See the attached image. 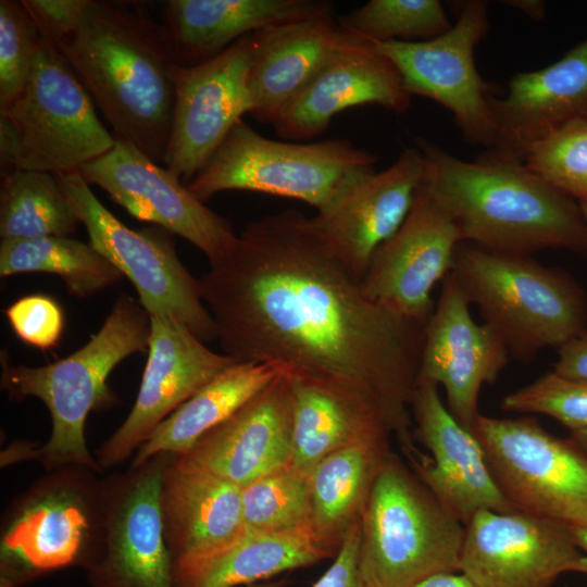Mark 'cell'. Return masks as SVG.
Instances as JSON below:
<instances>
[{
    "label": "cell",
    "mask_w": 587,
    "mask_h": 587,
    "mask_svg": "<svg viewBox=\"0 0 587 587\" xmlns=\"http://www.w3.org/2000/svg\"><path fill=\"white\" fill-rule=\"evenodd\" d=\"M199 278L224 353L271 363L372 409L413 454L424 324L371 299L296 209L249 222Z\"/></svg>",
    "instance_id": "cell-1"
},
{
    "label": "cell",
    "mask_w": 587,
    "mask_h": 587,
    "mask_svg": "<svg viewBox=\"0 0 587 587\" xmlns=\"http://www.w3.org/2000/svg\"><path fill=\"white\" fill-rule=\"evenodd\" d=\"M43 35L68 62L114 137L163 163L178 65L163 25L136 2L84 0L67 26Z\"/></svg>",
    "instance_id": "cell-2"
},
{
    "label": "cell",
    "mask_w": 587,
    "mask_h": 587,
    "mask_svg": "<svg viewBox=\"0 0 587 587\" xmlns=\"http://www.w3.org/2000/svg\"><path fill=\"white\" fill-rule=\"evenodd\" d=\"M423 184L458 225L463 242L510 255L547 249L587 253V222L577 200L497 149L461 160L415 138Z\"/></svg>",
    "instance_id": "cell-3"
},
{
    "label": "cell",
    "mask_w": 587,
    "mask_h": 587,
    "mask_svg": "<svg viewBox=\"0 0 587 587\" xmlns=\"http://www.w3.org/2000/svg\"><path fill=\"white\" fill-rule=\"evenodd\" d=\"M150 315L139 301L122 295L101 328L71 355L42 366L12 365L1 354V386L14 400L40 399L52 419V433L42 447L46 467L101 469L88 452L86 419L115 401L107 380L116 365L148 352Z\"/></svg>",
    "instance_id": "cell-4"
},
{
    "label": "cell",
    "mask_w": 587,
    "mask_h": 587,
    "mask_svg": "<svg viewBox=\"0 0 587 587\" xmlns=\"http://www.w3.org/2000/svg\"><path fill=\"white\" fill-rule=\"evenodd\" d=\"M451 273L484 323L520 361L559 349L587 329L586 292L564 270L461 242Z\"/></svg>",
    "instance_id": "cell-5"
},
{
    "label": "cell",
    "mask_w": 587,
    "mask_h": 587,
    "mask_svg": "<svg viewBox=\"0 0 587 587\" xmlns=\"http://www.w3.org/2000/svg\"><path fill=\"white\" fill-rule=\"evenodd\" d=\"M367 587H409L460 571L465 525L395 457L379 470L360 519Z\"/></svg>",
    "instance_id": "cell-6"
},
{
    "label": "cell",
    "mask_w": 587,
    "mask_h": 587,
    "mask_svg": "<svg viewBox=\"0 0 587 587\" xmlns=\"http://www.w3.org/2000/svg\"><path fill=\"white\" fill-rule=\"evenodd\" d=\"M93 104L51 38L41 34L27 84L0 112L1 172H73L107 153L115 137Z\"/></svg>",
    "instance_id": "cell-7"
},
{
    "label": "cell",
    "mask_w": 587,
    "mask_h": 587,
    "mask_svg": "<svg viewBox=\"0 0 587 587\" xmlns=\"http://www.w3.org/2000/svg\"><path fill=\"white\" fill-rule=\"evenodd\" d=\"M377 157L346 139L279 141L239 120L186 185L205 203L227 190L255 191L303 201L320 211L363 175Z\"/></svg>",
    "instance_id": "cell-8"
},
{
    "label": "cell",
    "mask_w": 587,
    "mask_h": 587,
    "mask_svg": "<svg viewBox=\"0 0 587 587\" xmlns=\"http://www.w3.org/2000/svg\"><path fill=\"white\" fill-rule=\"evenodd\" d=\"M53 174L90 245L130 280L148 314L178 321L202 341L216 339L199 279L179 260L173 234L159 226L132 229L97 199L78 171Z\"/></svg>",
    "instance_id": "cell-9"
},
{
    "label": "cell",
    "mask_w": 587,
    "mask_h": 587,
    "mask_svg": "<svg viewBox=\"0 0 587 587\" xmlns=\"http://www.w3.org/2000/svg\"><path fill=\"white\" fill-rule=\"evenodd\" d=\"M472 432L515 511L569 526L587 522V453L571 437H557L527 415L479 413Z\"/></svg>",
    "instance_id": "cell-10"
},
{
    "label": "cell",
    "mask_w": 587,
    "mask_h": 587,
    "mask_svg": "<svg viewBox=\"0 0 587 587\" xmlns=\"http://www.w3.org/2000/svg\"><path fill=\"white\" fill-rule=\"evenodd\" d=\"M87 467L65 466L14 507L1 542L2 586L89 562L102 524L101 485Z\"/></svg>",
    "instance_id": "cell-11"
},
{
    "label": "cell",
    "mask_w": 587,
    "mask_h": 587,
    "mask_svg": "<svg viewBox=\"0 0 587 587\" xmlns=\"http://www.w3.org/2000/svg\"><path fill=\"white\" fill-rule=\"evenodd\" d=\"M488 2L470 0L445 34L422 41L371 42L399 71L412 96L432 99L453 116L465 140L492 149L497 127L491 107L495 86L474 62L475 47L487 36Z\"/></svg>",
    "instance_id": "cell-12"
},
{
    "label": "cell",
    "mask_w": 587,
    "mask_h": 587,
    "mask_svg": "<svg viewBox=\"0 0 587 587\" xmlns=\"http://www.w3.org/2000/svg\"><path fill=\"white\" fill-rule=\"evenodd\" d=\"M173 455L158 454L101 485V533L85 566L93 587H174L160 502Z\"/></svg>",
    "instance_id": "cell-13"
},
{
    "label": "cell",
    "mask_w": 587,
    "mask_h": 587,
    "mask_svg": "<svg viewBox=\"0 0 587 587\" xmlns=\"http://www.w3.org/2000/svg\"><path fill=\"white\" fill-rule=\"evenodd\" d=\"M459 572L475 587H553L564 574L587 575V554L566 524L483 510L465 524Z\"/></svg>",
    "instance_id": "cell-14"
},
{
    "label": "cell",
    "mask_w": 587,
    "mask_h": 587,
    "mask_svg": "<svg viewBox=\"0 0 587 587\" xmlns=\"http://www.w3.org/2000/svg\"><path fill=\"white\" fill-rule=\"evenodd\" d=\"M78 172L137 220L191 242L209 263L224 255L237 239L230 221L209 209L171 172L128 140L115 138L107 153Z\"/></svg>",
    "instance_id": "cell-15"
},
{
    "label": "cell",
    "mask_w": 587,
    "mask_h": 587,
    "mask_svg": "<svg viewBox=\"0 0 587 587\" xmlns=\"http://www.w3.org/2000/svg\"><path fill=\"white\" fill-rule=\"evenodd\" d=\"M251 35L215 58L175 72V103L163 165L185 186L234 125L252 109L248 86Z\"/></svg>",
    "instance_id": "cell-16"
},
{
    "label": "cell",
    "mask_w": 587,
    "mask_h": 587,
    "mask_svg": "<svg viewBox=\"0 0 587 587\" xmlns=\"http://www.w3.org/2000/svg\"><path fill=\"white\" fill-rule=\"evenodd\" d=\"M461 232L424 184L399 229L374 253L361 280L365 294L408 320L426 324L432 290L451 272Z\"/></svg>",
    "instance_id": "cell-17"
},
{
    "label": "cell",
    "mask_w": 587,
    "mask_h": 587,
    "mask_svg": "<svg viewBox=\"0 0 587 587\" xmlns=\"http://www.w3.org/2000/svg\"><path fill=\"white\" fill-rule=\"evenodd\" d=\"M470 305L450 272L424 327L416 384L442 386L448 410L472 432L482 387L496 382L510 353L489 325L474 321Z\"/></svg>",
    "instance_id": "cell-18"
},
{
    "label": "cell",
    "mask_w": 587,
    "mask_h": 587,
    "mask_svg": "<svg viewBox=\"0 0 587 587\" xmlns=\"http://www.w3.org/2000/svg\"><path fill=\"white\" fill-rule=\"evenodd\" d=\"M148 359L135 404L98 451L100 467L121 464L201 387L238 362L209 349L184 324L150 316Z\"/></svg>",
    "instance_id": "cell-19"
},
{
    "label": "cell",
    "mask_w": 587,
    "mask_h": 587,
    "mask_svg": "<svg viewBox=\"0 0 587 587\" xmlns=\"http://www.w3.org/2000/svg\"><path fill=\"white\" fill-rule=\"evenodd\" d=\"M424 175L422 152L404 148L390 166L363 175L310 217L330 253L359 282L376 250L404 222Z\"/></svg>",
    "instance_id": "cell-20"
},
{
    "label": "cell",
    "mask_w": 587,
    "mask_h": 587,
    "mask_svg": "<svg viewBox=\"0 0 587 587\" xmlns=\"http://www.w3.org/2000/svg\"><path fill=\"white\" fill-rule=\"evenodd\" d=\"M416 436L432 458L412 462L415 474L464 525L479 511H515L499 490L484 450L442 402L438 386L416 384L411 404Z\"/></svg>",
    "instance_id": "cell-21"
},
{
    "label": "cell",
    "mask_w": 587,
    "mask_h": 587,
    "mask_svg": "<svg viewBox=\"0 0 587 587\" xmlns=\"http://www.w3.org/2000/svg\"><path fill=\"white\" fill-rule=\"evenodd\" d=\"M411 96L395 64L371 41L352 35L312 80L282 110L274 129L285 140L304 141L324 133L341 111L376 104L401 113Z\"/></svg>",
    "instance_id": "cell-22"
},
{
    "label": "cell",
    "mask_w": 587,
    "mask_h": 587,
    "mask_svg": "<svg viewBox=\"0 0 587 587\" xmlns=\"http://www.w3.org/2000/svg\"><path fill=\"white\" fill-rule=\"evenodd\" d=\"M174 577L216 555L245 532L241 488L173 455L161 487Z\"/></svg>",
    "instance_id": "cell-23"
},
{
    "label": "cell",
    "mask_w": 587,
    "mask_h": 587,
    "mask_svg": "<svg viewBox=\"0 0 587 587\" xmlns=\"http://www.w3.org/2000/svg\"><path fill=\"white\" fill-rule=\"evenodd\" d=\"M291 440L292 389L285 373L177 457L242 488L290 464Z\"/></svg>",
    "instance_id": "cell-24"
},
{
    "label": "cell",
    "mask_w": 587,
    "mask_h": 587,
    "mask_svg": "<svg viewBox=\"0 0 587 587\" xmlns=\"http://www.w3.org/2000/svg\"><path fill=\"white\" fill-rule=\"evenodd\" d=\"M351 38L334 13L272 25L251 34L250 114L273 125L288 102Z\"/></svg>",
    "instance_id": "cell-25"
},
{
    "label": "cell",
    "mask_w": 587,
    "mask_h": 587,
    "mask_svg": "<svg viewBox=\"0 0 587 587\" xmlns=\"http://www.w3.org/2000/svg\"><path fill=\"white\" fill-rule=\"evenodd\" d=\"M497 140L492 149L524 162L527 150L563 125L587 117V38L557 62L511 77L494 97Z\"/></svg>",
    "instance_id": "cell-26"
},
{
    "label": "cell",
    "mask_w": 587,
    "mask_h": 587,
    "mask_svg": "<svg viewBox=\"0 0 587 587\" xmlns=\"http://www.w3.org/2000/svg\"><path fill=\"white\" fill-rule=\"evenodd\" d=\"M327 13L326 0H170L162 25L177 63L192 66L264 27Z\"/></svg>",
    "instance_id": "cell-27"
},
{
    "label": "cell",
    "mask_w": 587,
    "mask_h": 587,
    "mask_svg": "<svg viewBox=\"0 0 587 587\" xmlns=\"http://www.w3.org/2000/svg\"><path fill=\"white\" fill-rule=\"evenodd\" d=\"M271 363L236 362L201 387L162 421L139 447L133 467L162 453L183 455L280 375Z\"/></svg>",
    "instance_id": "cell-28"
},
{
    "label": "cell",
    "mask_w": 587,
    "mask_h": 587,
    "mask_svg": "<svg viewBox=\"0 0 587 587\" xmlns=\"http://www.w3.org/2000/svg\"><path fill=\"white\" fill-rule=\"evenodd\" d=\"M337 551L313 529L246 530L229 547L174 577V587H236L250 585L313 565Z\"/></svg>",
    "instance_id": "cell-29"
},
{
    "label": "cell",
    "mask_w": 587,
    "mask_h": 587,
    "mask_svg": "<svg viewBox=\"0 0 587 587\" xmlns=\"http://www.w3.org/2000/svg\"><path fill=\"white\" fill-rule=\"evenodd\" d=\"M388 432L382 429L332 452L309 477L312 527L336 551L360 521L376 475L389 457Z\"/></svg>",
    "instance_id": "cell-30"
},
{
    "label": "cell",
    "mask_w": 587,
    "mask_h": 587,
    "mask_svg": "<svg viewBox=\"0 0 587 587\" xmlns=\"http://www.w3.org/2000/svg\"><path fill=\"white\" fill-rule=\"evenodd\" d=\"M292 389V460L304 475L332 452L387 426L352 396L290 375Z\"/></svg>",
    "instance_id": "cell-31"
},
{
    "label": "cell",
    "mask_w": 587,
    "mask_h": 587,
    "mask_svg": "<svg viewBox=\"0 0 587 587\" xmlns=\"http://www.w3.org/2000/svg\"><path fill=\"white\" fill-rule=\"evenodd\" d=\"M28 272L58 275L67 291L86 298L121 282L123 274L90 242L70 237L7 240L0 243V275Z\"/></svg>",
    "instance_id": "cell-32"
},
{
    "label": "cell",
    "mask_w": 587,
    "mask_h": 587,
    "mask_svg": "<svg viewBox=\"0 0 587 587\" xmlns=\"http://www.w3.org/2000/svg\"><path fill=\"white\" fill-rule=\"evenodd\" d=\"M79 224L53 173L1 172V239L68 237L76 233Z\"/></svg>",
    "instance_id": "cell-33"
},
{
    "label": "cell",
    "mask_w": 587,
    "mask_h": 587,
    "mask_svg": "<svg viewBox=\"0 0 587 587\" xmlns=\"http://www.w3.org/2000/svg\"><path fill=\"white\" fill-rule=\"evenodd\" d=\"M241 500L246 530L312 527L310 478L292 463L242 487Z\"/></svg>",
    "instance_id": "cell-34"
},
{
    "label": "cell",
    "mask_w": 587,
    "mask_h": 587,
    "mask_svg": "<svg viewBox=\"0 0 587 587\" xmlns=\"http://www.w3.org/2000/svg\"><path fill=\"white\" fill-rule=\"evenodd\" d=\"M337 21L349 34L371 42L422 41L452 26L438 0H371Z\"/></svg>",
    "instance_id": "cell-35"
},
{
    "label": "cell",
    "mask_w": 587,
    "mask_h": 587,
    "mask_svg": "<svg viewBox=\"0 0 587 587\" xmlns=\"http://www.w3.org/2000/svg\"><path fill=\"white\" fill-rule=\"evenodd\" d=\"M524 163L579 201H587V117L573 121L534 143Z\"/></svg>",
    "instance_id": "cell-36"
},
{
    "label": "cell",
    "mask_w": 587,
    "mask_h": 587,
    "mask_svg": "<svg viewBox=\"0 0 587 587\" xmlns=\"http://www.w3.org/2000/svg\"><path fill=\"white\" fill-rule=\"evenodd\" d=\"M41 34L23 0L0 1V112L22 92L33 71Z\"/></svg>",
    "instance_id": "cell-37"
},
{
    "label": "cell",
    "mask_w": 587,
    "mask_h": 587,
    "mask_svg": "<svg viewBox=\"0 0 587 587\" xmlns=\"http://www.w3.org/2000/svg\"><path fill=\"white\" fill-rule=\"evenodd\" d=\"M503 411L550 416L570 433L587 428V382L548 372L505 395Z\"/></svg>",
    "instance_id": "cell-38"
},
{
    "label": "cell",
    "mask_w": 587,
    "mask_h": 587,
    "mask_svg": "<svg viewBox=\"0 0 587 587\" xmlns=\"http://www.w3.org/2000/svg\"><path fill=\"white\" fill-rule=\"evenodd\" d=\"M5 316L14 334L25 344L48 350L58 346L64 314L59 303L46 295L20 298L5 309Z\"/></svg>",
    "instance_id": "cell-39"
},
{
    "label": "cell",
    "mask_w": 587,
    "mask_h": 587,
    "mask_svg": "<svg viewBox=\"0 0 587 587\" xmlns=\"http://www.w3.org/2000/svg\"><path fill=\"white\" fill-rule=\"evenodd\" d=\"M360 521L346 533L334 562L312 587H367L359 571Z\"/></svg>",
    "instance_id": "cell-40"
},
{
    "label": "cell",
    "mask_w": 587,
    "mask_h": 587,
    "mask_svg": "<svg viewBox=\"0 0 587 587\" xmlns=\"http://www.w3.org/2000/svg\"><path fill=\"white\" fill-rule=\"evenodd\" d=\"M553 371L587 382V329L558 349Z\"/></svg>",
    "instance_id": "cell-41"
},
{
    "label": "cell",
    "mask_w": 587,
    "mask_h": 587,
    "mask_svg": "<svg viewBox=\"0 0 587 587\" xmlns=\"http://www.w3.org/2000/svg\"><path fill=\"white\" fill-rule=\"evenodd\" d=\"M409 587H475L462 573H440L428 576Z\"/></svg>",
    "instance_id": "cell-42"
},
{
    "label": "cell",
    "mask_w": 587,
    "mask_h": 587,
    "mask_svg": "<svg viewBox=\"0 0 587 587\" xmlns=\"http://www.w3.org/2000/svg\"><path fill=\"white\" fill-rule=\"evenodd\" d=\"M509 5L522 11L533 20L541 21L546 15V4L540 0H513L504 1Z\"/></svg>",
    "instance_id": "cell-43"
},
{
    "label": "cell",
    "mask_w": 587,
    "mask_h": 587,
    "mask_svg": "<svg viewBox=\"0 0 587 587\" xmlns=\"http://www.w3.org/2000/svg\"><path fill=\"white\" fill-rule=\"evenodd\" d=\"M570 528L576 545L587 554V522L570 526Z\"/></svg>",
    "instance_id": "cell-44"
},
{
    "label": "cell",
    "mask_w": 587,
    "mask_h": 587,
    "mask_svg": "<svg viewBox=\"0 0 587 587\" xmlns=\"http://www.w3.org/2000/svg\"><path fill=\"white\" fill-rule=\"evenodd\" d=\"M570 437L587 453V428L570 433Z\"/></svg>",
    "instance_id": "cell-45"
},
{
    "label": "cell",
    "mask_w": 587,
    "mask_h": 587,
    "mask_svg": "<svg viewBox=\"0 0 587 587\" xmlns=\"http://www.w3.org/2000/svg\"><path fill=\"white\" fill-rule=\"evenodd\" d=\"M280 585H282L280 582H270L267 579V580L247 585L246 587H279Z\"/></svg>",
    "instance_id": "cell-46"
},
{
    "label": "cell",
    "mask_w": 587,
    "mask_h": 587,
    "mask_svg": "<svg viewBox=\"0 0 587 587\" xmlns=\"http://www.w3.org/2000/svg\"><path fill=\"white\" fill-rule=\"evenodd\" d=\"M578 203L580 205L584 217H585V220L587 222V201H579Z\"/></svg>",
    "instance_id": "cell-47"
}]
</instances>
